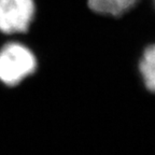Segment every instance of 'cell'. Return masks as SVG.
I'll return each instance as SVG.
<instances>
[{
  "mask_svg": "<svg viewBox=\"0 0 155 155\" xmlns=\"http://www.w3.org/2000/svg\"><path fill=\"white\" fill-rule=\"evenodd\" d=\"M139 0H88V7L98 14L121 16L133 9Z\"/></svg>",
  "mask_w": 155,
  "mask_h": 155,
  "instance_id": "obj_3",
  "label": "cell"
},
{
  "mask_svg": "<svg viewBox=\"0 0 155 155\" xmlns=\"http://www.w3.org/2000/svg\"><path fill=\"white\" fill-rule=\"evenodd\" d=\"M32 52L19 43H9L0 51V81L9 86L18 84L36 71Z\"/></svg>",
  "mask_w": 155,
  "mask_h": 155,
  "instance_id": "obj_1",
  "label": "cell"
},
{
  "mask_svg": "<svg viewBox=\"0 0 155 155\" xmlns=\"http://www.w3.org/2000/svg\"><path fill=\"white\" fill-rule=\"evenodd\" d=\"M34 15V0H0V31L7 35L27 31Z\"/></svg>",
  "mask_w": 155,
  "mask_h": 155,
  "instance_id": "obj_2",
  "label": "cell"
},
{
  "mask_svg": "<svg viewBox=\"0 0 155 155\" xmlns=\"http://www.w3.org/2000/svg\"><path fill=\"white\" fill-rule=\"evenodd\" d=\"M139 69L145 87L150 92L155 91V48L151 44L145 48L139 63Z\"/></svg>",
  "mask_w": 155,
  "mask_h": 155,
  "instance_id": "obj_4",
  "label": "cell"
}]
</instances>
